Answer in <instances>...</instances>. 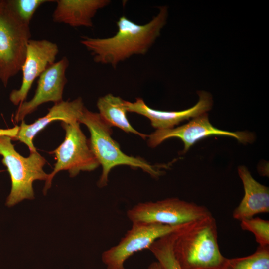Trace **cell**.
Wrapping results in <instances>:
<instances>
[{
	"instance_id": "obj_22",
	"label": "cell",
	"mask_w": 269,
	"mask_h": 269,
	"mask_svg": "<svg viewBox=\"0 0 269 269\" xmlns=\"http://www.w3.org/2000/svg\"><path fill=\"white\" fill-rule=\"evenodd\" d=\"M147 269H163V268L159 262H154L149 265Z\"/></svg>"
},
{
	"instance_id": "obj_6",
	"label": "cell",
	"mask_w": 269,
	"mask_h": 269,
	"mask_svg": "<svg viewBox=\"0 0 269 269\" xmlns=\"http://www.w3.org/2000/svg\"><path fill=\"white\" fill-rule=\"evenodd\" d=\"M80 124L78 121L61 122V126L65 132V138L57 148L50 152L54 155L56 162L45 181L44 194L51 187L53 178L59 171H68L70 176L74 177L80 171H91L100 166Z\"/></svg>"
},
{
	"instance_id": "obj_19",
	"label": "cell",
	"mask_w": 269,
	"mask_h": 269,
	"mask_svg": "<svg viewBox=\"0 0 269 269\" xmlns=\"http://www.w3.org/2000/svg\"><path fill=\"white\" fill-rule=\"evenodd\" d=\"M242 230L252 232L259 246H269V221L259 217H252L240 221Z\"/></svg>"
},
{
	"instance_id": "obj_14",
	"label": "cell",
	"mask_w": 269,
	"mask_h": 269,
	"mask_svg": "<svg viewBox=\"0 0 269 269\" xmlns=\"http://www.w3.org/2000/svg\"><path fill=\"white\" fill-rule=\"evenodd\" d=\"M238 172L243 185L244 195L233 212V218L241 221L259 213H268L269 187L257 181L245 166H239Z\"/></svg>"
},
{
	"instance_id": "obj_17",
	"label": "cell",
	"mask_w": 269,
	"mask_h": 269,
	"mask_svg": "<svg viewBox=\"0 0 269 269\" xmlns=\"http://www.w3.org/2000/svg\"><path fill=\"white\" fill-rule=\"evenodd\" d=\"M221 269H269V246H259L247 256L225 258Z\"/></svg>"
},
{
	"instance_id": "obj_2",
	"label": "cell",
	"mask_w": 269,
	"mask_h": 269,
	"mask_svg": "<svg viewBox=\"0 0 269 269\" xmlns=\"http://www.w3.org/2000/svg\"><path fill=\"white\" fill-rule=\"evenodd\" d=\"M172 249L181 269H221L225 259L219 249L212 214L180 226L175 232Z\"/></svg>"
},
{
	"instance_id": "obj_8",
	"label": "cell",
	"mask_w": 269,
	"mask_h": 269,
	"mask_svg": "<svg viewBox=\"0 0 269 269\" xmlns=\"http://www.w3.org/2000/svg\"><path fill=\"white\" fill-rule=\"evenodd\" d=\"M182 225L133 222L131 228L119 242L102 253V262L107 269H125L124 263L129 258L138 251L148 249L156 240L175 231Z\"/></svg>"
},
{
	"instance_id": "obj_12",
	"label": "cell",
	"mask_w": 269,
	"mask_h": 269,
	"mask_svg": "<svg viewBox=\"0 0 269 269\" xmlns=\"http://www.w3.org/2000/svg\"><path fill=\"white\" fill-rule=\"evenodd\" d=\"M199 99L193 107L179 111H165L149 107L140 98L134 102L125 101L128 112L135 113L147 118L151 126L157 130L174 128L180 122L207 113L213 106L212 95L205 91L198 92Z\"/></svg>"
},
{
	"instance_id": "obj_13",
	"label": "cell",
	"mask_w": 269,
	"mask_h": 269,
	"mask_svg": "<svg viewBox=\"0 0 269 269\" xmlns=\"http://www.w3.org/2000/svg\"><path fill=\"white\" fill-rule=\"evenodd\" d=\"M85 108L82 99L78 97L72 101H61L54 103L44 116L34 123L27 124L21 121L17 136L12 140H19L28 147L30 152L36 151L33 139L36 134L54 121L66 123L79 122Z\"/></svg>"
},
{
	"instance_id": "obj_15",
	"label": "cell",
	"mask_w": 269,
	"mask_h": 269,
	"mask_svg": "<svg viewBox=\"0 0 269 269\" xmlns=\"http://www.w3.org/2000/svg\"><path fill=\"white\" fill-rule=\"evenodd\" d=\"M52 14L53 21L73 27L93 26L97 11L107 5L109 0H58Z\"/></svg>"
},
{
	"instance_id": "obj_7",
	"label": "cell",
	"mask_w": 269,
	"mask_h": 269,
	"mask_svg": "<svg viewBox=\"0 0 269 269\" xmlns=\"http://www.w3.org/2000/svg\"><path fill=\"white\" fill-rule=\"evenodd\" d=\"M212 214L205 206L178 198L140 202L129 209L127 216L133 223L141 222L180 225Z\"/></svg>"
},
{
	"instance_id": "obj_10",
	"label": "cell",
	"mask_w": 269,
	"mask_h": 269,
	"mask_svg": "<svg viewBox=\"0 0 269 269\" xmlns=\"http://www.w3.org/2000/svg\"><path fill=\"white\" fill-rule=\"evenodd\" d=\"M59 53L58 45L50 41L30 39L21 71L22 72L21 85L18 89H13L9 94V100L15 105L25 101L33 82L50 65L55 62Z\"/></svg>"
},
{
	"instance_id": "obj_5",
	"label": "cell",
	"mask_w": 269,
	"mask_h": 269,
	"mask_svg": "<svg viewBox=\"0 0 269 269\" xmlns=\"http://www.w3.org/2000/svg\"><path fill=\"white\" fill-rule=\"evenodd\" d=\"M8 136H0V155L2 163L7 168L11 181V189L7 197L6 205L11 207L24 199H34L33 183L48 178L43 167L45 159L37 151L30 152L25 157L16 151Z\"/></svg>"
},
{
	"instance_id": "obj_21",
	"label": "cell",
	"mask_w": 269,
	"mask_h": 269,
	"mask_svg": "<svg viewBox=\"0 0 269 269\" xmlns=\"http://www.w3.org/2000/svg\"><path fill=\"white\" fill-rule=\"evenodd\" d=\"M19 129V126H16L11 128L0 129V136H8L11 138L12 140L17 135Z\"/></svg>"
},
{
	"instance_id": "obj_1",
	"label": "cell",
	"mask_w": 269,
	"mask_h": 269,
	"mask_svg": "<svg viewBox=\"0 0 269 269\" xmlns=\"http://www.w3.org/2000/svg\"><path fill=\"white\" fill-rule=\"evenodd\" d=\"M168 9L159 7L158 14L148 23L138 24L123 16L117 21L118 30L107 38L82 37L81 43L98 63L117 65L135 55L146 54L165 25Z\"/></svg>"
},
{
	"instance_id": "obj_4",
	"label": "cell",
	"mask_w": 269,
	"mask_h": 269,
	"mask_svg": "<svg viewBox=\"0 0 269 269\" xmlns=\"http://www.w3.org/2000/svg\"><path fill=\"white\" fill-rule=\"evenodd\" d=\"M31 37L30 25L19 17L9 0H0V80L4 87L21 71Z\"/></svg>"
},
{
	"instance_id": "obj_20",
	"label": "cell",
	"mask_w": 269,
	"mask_h": 269,
	"mask_svg": "<svg viewBox=\"0 0 269 269\" xmlns=\"http://www.w3.org/2000/svg\"><path fill=\"white\" fill-rule=\"evenodd\" d=\"M13 10L25 23L30 25V21L36 10L40 6L51 0H9Z\"/></svg>"
},
{
	"instance_id": "obj_16",
	"label": "cell",
	"mask_w": 269,
	"mask_h": 269,
	"mask_svg": "<svg viewBox=\"0 0 269 269\" xmlns=\"http://www.w3.org/2000/svg\"><path fill=\"white\" fill-rule=\"evenodd\" d=\"M125 101L112 94L100 97L97 102L99 114L110 127H116L127 133H132L145 139L148 135L135 130L129 121Z\"/></svg>"
},
{
	"instance_id": "obj_18",
	"label": "cell",
	"mask_w": 269,
	"mask_h": 269,
	"mask_svg": "<svg viewBox=\"0 0 269 269\" xmlns=\"http://www.w3.org/2000/svg\"><path fill=\"white\" fill-rule=\"evenodd\" d=\"M175 232L159 238L148 249L156 258L163 269H181L173 252Z\"/></svg>"
},
{
	"instance_id": "obj_3",
	"label": "cell",
	"mask_w": 269,
	"mask_h": 269,
	"mask_svg": "<svg viewBox=\"0 0 269 269\" xmlns=\"http://www.w3.org/2000/svg\"><path fill=\"white\" fill-rule=\"evenodd\" d=\"M79 122L87 127L90 134L89 140L91 148L102 167L98 182L99 187L107 185L110 172L114 167L120 165L140 168L155 178L163 174V171L143 158L124 153L118 143L112 137V127L98 113L90 111L85 107Z\"/></svg>"
},
{
	"instance_id": "obj_11",
	"label": "cell",
	"mask_w": 269,
	"mask_h": 269,
	"mask_svg": "<svg viewBox=\"0 0 269 269\" xmlns=\"http://www.w3.org/2000/svg\"><path fill=\"white\" fill-rule=\"evenodd\" d=\"M69 65L68 58L63 57L47 67L38 77L33 98L18 105L14 117L15 122L24 120L26 116L45 103H56L63 100V90L67 82L66 71Z\"/></svg>"
},
{
	"instance_id": "obj_9",
	"label": "cell",
	"mask_w": 269,
	"mask_h": 269,
	"mask_svg": "<svg viewBox=\"0 0 269 269\" xmlns=\"http://www.w3.org/2000/svg\"><path fill=\"white\" fill-rule=\"evenodd\" d=\"M212 135L232 137L244 144L252 143L255 139V135L248 131L230 132L217 129L211 124L208 114L205 113L192 118L181 126L156 130L148 135L147 143L149 146L153 148L166 139L177 138L184 144V153L199 140Z\"/></svg>"
}]
</instances>
